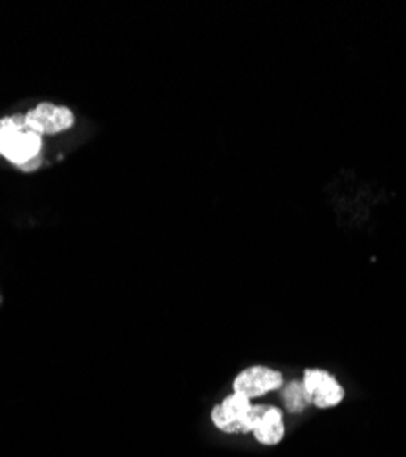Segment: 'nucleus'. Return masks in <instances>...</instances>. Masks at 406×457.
<instances>
[{
  "label": "nucleus",
  "instance_id": "f257e3e1",
  "mask_svg": "<svg viewBox=\"0 0 406 457\" xmlns=\"http://www.w3.org/2000/svg\"><path fill=\"white\" fill-rule=\"evenodd\" d=\"M43 136L37 134L24 113L0 118V156L22 170H33L41 163Z\"/></svg>",
  "mask_w": 406,
  "mask_h": 457
},
{
  "label": "nucleus",
  "instance_id": "f03ea898",
  "mask_svg": "<svg viewBox=\"0 0 406 457\" xmlns=\"http://www.w3.org/2000/svg\"><path fill=\"white\" fill-rule=\"evenodd\" d=\"M264 406L266 404H253L245 395L231 392L220 404H214L211 410V421L221 434H251Z\"/></svg>",
  "mask_w": 406,
  "mask_h": 457
},
{
  "label": "nucleus",
  "instance_id": "7ed1b4c3",
  "mask_svg": "<svg viewBox=\"0 0 406 457\" xmlns=\"http://www.w3.org/2000/svg\"><path fill=\"white\" fill-rule=\"evenodd\" d=\"M301 380L308 394L310 404L319 410L337 408L346 397V390L339 383V378L327 370L308 368L304 370V375Z\"/></svg>",
  "mask_w": 406,
  "mask_h": 457
},
{
  "label": "nucleus",
  "instance_id": "20e7f679",
  "mask_svg": "<svg viewBox=\"0 0 406 457\" xmlns=\"http://www.w3.org/2000/svg\"><path fill=\"white\" fill-rule=\"evenodd\" d=\"M284 386V375L280 370L269 366H249L242 370L233 380V392L245 395L247 399H261Z\"/></svg>",
  "mask_w": 406,
  "mask_h": 457
},
{
  "label": "nucleus",
  "instance_id": "39448f33",
  "mask_svg": "<svg viewBox=\"0 0 406 457\" xmlns=\"http://www.w3.org/2000/svg\"><path fill=\"white\" fill-rule=\"evenodd\" d=\"M26 123L39 136H55L76 125V113L71 108L55 103H39L26 113Z\"/></svg>",
  "mask_w": 406,
  "mask_h": 457
},
{
  "label": "nucleus",
  "instance_id": "423d86ee",
  "mask_svg": "<svg viewBox=\"0 0 406 457\" xmlns=\"http://www.w3.org/2000/svg\"><path fill=\"white\" fill-rule=\"evenodd\" d=\"M253 437L264 446H277L286 436L284 411L277 406H264L262 415L253 428Z\"/></svg>",
  "mask_w": 406,
  "mask_h": 457
},
{
  "label": "nucleus",
  "instance_id": "0eeeda50",
  "mask_svg": "<svg viewBox=\"0 0 406 457\" xmlns=\"http://www.w3.org/2000/svg\"><path fill=\"white\" fill-rule=\"evenodd\" d=\"M282 403H284V408L287 413L291 415H301L306 411V408H310V399H308V394L304 390V385L302 380L299 378H293L289 380L287 385H284L282 388Z\"/></svg>",
  "mask_w": 406,
  "mask_h": 457
}]
</instances>
